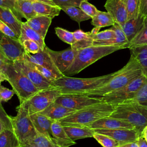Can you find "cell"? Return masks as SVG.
<instances>
[{
    "label": "cell",
    "instance_id": "5b68a950",
    "mask_svg": "<svg viewBox=\"0 0 147 147\" xmlns=\"http://www.w3.org/2000/svg\"><path fill=\"white\" fill-rule=\"evenodd\" d=\"M110 116L130 123L140 134L147 125V107L133 100L115 105V109Z\"/></svg>",
    "mask_w": 147,
    "mask_h": 147
},
{
    "label": "cell",
    "instance_id": "11a10c76",
    "mask_svg": "<svg viewBox=\"0 0 147 147\" xmlns=\"http://www.w3.org/2000/svg\"><path fill=\"white\" fill-rule=\"evenodd\" d=\"M5 129V127L3 124L2 123V121H1V119H0V133H1Z\"/></svg>",
    "mask_w": 147,
    "mask_h": 147
},
{
    "label": "cell",
    "instance_id": "8992f818",
    "mask_svg": "<svg viewBox=\"0 0 147 147\" xmlns=\"http://www.w3.org/2000/svg\"><path fill=\"white\" fill-rule=\"evenodd\" d=\"M7 81L18 96L20 103H22L40 90L12 62L6 64L2 69Z\"/></svg>",
    "mask_w": 147,
    "mask_h": 147
},
{
    "label": "cell",
    "instance_id": "cb8c5ba5",
    "mask_svg": "<svg viewBox=\"0 0 147 147\" xmlns=\"http://www.w3.org/2000/svg\"><path fill=\"white\" fill-rule=\"evenodd\" d=\"M33 7L37 15L47 16L52 18L59 15L61 10L60 6L44 1L33 0Z\"/></svg>",
    "mask_w": 147,
    "mask_h": 147
},
{
    "label": "cell",
    "instance_id": "f546056e",
    "mask_svg": "<svg viewBox=\"0 0 147 147\" xmlns=\"http://www.w3.org/2000/svg\"><path fill=\"white\" fill-rule=\"evenodd\" d=\"M115 24V21L112 16L109 12L101 11L98 10L97 14L92 18L91 24L99 28L103 27L113 26Z\"/></svg>",
    "mask_w": 147,
    "mask_h": 147
},
{
    "label": "cell",
    "instance_id": "9c48e42d",
    "mask_svg": "<svg viewBox=\"0 0 147 147\" xmlns=\"http://www.w3.org/2000/svg\"><path fill=\"white\" fill-rule=\"evenodd\" d=\"M61 95L60 90L55 86L40 90L25 101L28 106L29 114L42 111Z\"/></svg>",
    "mask_w": 147,
    "mask_h": 147
},
{
    "label": "cell",
    "instance_id": "d6986e66",
    "mask_svg": "<svg viewBox=\"0 0 147 147\" xmlns=\"http://www.w3.org/2000/svg\"><path fill=\"white\" fill-rule=\"evenodd\" d=\"M0 20L7 25L16 33L18 38L20 37L22 22L10 8L0 6Z\"/></svg>",
    "mask_w": 147,
    "mask_h": 147
},
{
    "label": "cell",
    "instance_id": "8fae6325",
    "mask_svg": "<svg viewBox=\"0 0 147 147\" xmlns=\"http://www.w3.org/2000/svg\"><path fill=\"white\" fill-rule=\"evenodd\" d=\"M0 53L7 60L13 63L24 57L25 50L19 40L2 34L0 37Z\"/></svg>",
    "mask_w": 147,
    "mask_h": 147
},
{
    "label": "cell",
    "instance_id": "e575fe53",
    "mask_svg": "<svg viewBox=\"0 0 147 147\" xmlns=\"http://www.w3.org/2000/svg\"><path fill=\"white\" fill-rule=\"evenodd\" d=\"M91 36L93 40L92 45H95L96 44L100 42H102L115 38L116 37V33L114 32V30L110 28L101 32H99L94 34H91Z\"/></svg>",
    "mask_w": 147,
    "mask_h": 147
},
{
    "label": "cell",
    "instance_id": "1f68e13d",
    "mask_svg": "<svg viewBox=\"0 0 147 147\" xmlns=\"http://www.w3.org/2000/svg\"><path fill=\"white\" fill-rule=\"evenodd\" d=\"M20 143L13 130L5 129L0 133V147H18Z\"/></svg>",
    "mask_w": 147,
    "mask_h": 147
},
{
    "label": "cell",
    "instance_id": "ee69618b",
    "mask_svg": "<svg viewBox=\"0 0 147 147\" xmlns=\"http://www.w3.org/2000/svg\"><path fill=\"white\" fill-rule=\"evenodd\" d=\"M0 119L3 124L5 129H10L13 130L11 122V117L9 116L7 113L4 110L3 107L0 103Z\"/></svg>",
    "mask_w": 147,
    "mask_h": 147
},
{
    "label": "cell",
    "instance_id": "ffe728a7",
    "mask_svg": "<svg viewBox=\"0 0 147 147\" xmlns=\"http://www.w3.org/2000/svg\"><path fill=\"white\" fill-rule=\"evenodd\" d=\"M51 133L54 140L61 147H69L76 144V142L68 137L64 126L59 121H53L52 122Z\"/></svg>",
    "mask_w": 147,
    "mask_h": 147
},
{
    "label": "cell",
    "instance_id": "ab89813d",
    "mask_svg": "<svg viewBox=\"0 0 147 147\" xmlns=\"http://www.w3.org/2000/svg\"><path fill=\"white\" fill-rule=\"evenodd\" d=\"M79 7L91 18H93L98 11L96 7L89 3L87 0H82L79 4Z\"/></svg>",
    "mask_w": 147,
    "mask_h": 147
},
{
    "label": "cell",
    "instance_id": "603a6c76",
    "mask_svg": "<svg viewBox=\"0 0 147 147\" xmlns=\"http://www.w3.org/2000/svg\"><path fill=\"white\" fill-rule=\"evenodd\" d=\"M146 17L140 13L138 17L134 19L127 20L122 27H121L125 34L129 42L135 37L142 28Z\"/></svg>",
    "mask_w": 147,
    "mask_h": 147
},
{
    "label": "cell",
    "instance_id": "7c38bea8",
    "mask_svg": "<svg viewBox=\"0 0 147 147\" xmlns=\"http://www.w3.org/2000/svg\"><path fill=\"white\" fill-rule=\"evenodd\" d=\"M55 102L67 108L78 111L91 105L102 102L103 101L99 97L63 94L59 96Z\"/></svg>",
    "mask_w": 147,
    "mask_h": 147
},
{
    "label": "cell",
    "instance_id": "681fc988",
    "mask_svg": "<svg viewBox=\"0 0 147 147\" xmlns=\"http://www.w3.org/2000/svg\"><path fill=\"white\" fill-rule=\"evenodd\" d=\"M137 143L138 147H147V141L141 136H139Z\"/></svg>",
    "mask_w": 147,
    "mask_h": 147
},
{
    "label": "cell",
    "instance_id": "d6a6232c",
    "mask_svg": "<svg viewBox=\"0 0 147 147\" xmlns=\"http://www.w3.org/2000/svg\"><path fill=\"white\" fill-rule=\"evenodd\" d=\"M131 55L133 56L140 63L144 74L147 77V45L130 49Z\"/></svg>",
    "mask_w": 147,
    "mask_h": 147
},
{
    "label": "cell",
    "instance_id": "30bf717a",
    "mask_svg": "<svg viewBox=\"0 0 147 147\" xmlns=\"http://www.w3.org/2000/svg\"><path fill=\"white\" fill-rule=\"evenodd\" d=\"M13 63L23 72L33 84L39 90L48 88L52 87V83L46 79L34 67V64L25 57L17 60Z\"/></svg>",
    "mask_w": 147,
    "mask_h": 147
},
{
    "label": "cell",
    "instance_id": "7bdbcfd3",
    "mask_svg": "<svg viewBox=\"0 0 147 147\" xmlns=\"http://www.w3.org/2000/svg\"><path fill=\"white\" fill-rule=\"evenodd\" d=\"M14 94L15 92L13 90H10L1 84L0 85V103L9 101Z\"/></svg>",
    "mask_w": 147,
    "mask_h": 147
},
{
    "label": "cell",
    "instance_id": "f35d334b",
    "mask_svg": "<svg viewBox=\"0 0 147 147\" xmlns=\"http://www.w3.org/2000/svg\"><path fill=\"white\" fill-rule=\"evenodd\" d=\"M34 64V63H33ZM34 66L35 68L48 81L51 82L52 83L55 82L56 80L59 79V78L55 74L53 73L51 70L42 67L41 65L34 64Z\"/></svg>",
    "mask_w": 147,
    "mask_h": 147
},
{
    "label": "cell",
    "instance_id": "44dd1931",
    "mask_svg": "<svg viewBox=\"0 0 147 147\" xmlns=\"http://www.w3.org/2000/svg\"><path fill=\"white\" fill-rule=\"evenodd\" d=\"M76 110L67 108L55 102L51 103L40 113L45 115L53 121H59L69 116Z\"/></svg>",
    "mask_w": 147,
    "mask_h": 147
},
{
    "label": "cell",
    "instance_id": "5bb4252c",
    "mask_svg": "<svg viewBox=\"0 0 147 147\" xmlns=\"http://www.w3.org/2000/svg\"><path fill=\"white\" fill-rule=\"evenodd\" d=\"M95 132L107 135L117 141L120 145L126 142L137 141L140 133L136 129H95Z\"/></svg>",
    "mask_w": 147,
    "mask_h": 147
},
{
    "label": "cell",
    "instance_id": "b9f144b4",
    "mask_svg": "<svg viewBox=\"0 0 147 147\" xmlns=\"http://www.w3.org/2000/svg\"><path fill=\"white\" fill-rule=\"evenodd\" d=\"M22 44L24 47L25 52L27 53L35 54L42 51L38 44L32 40H25L22 42Z\"/></svg>",
    "mask_w": 147,
    "mask_h": 147
},
{
    "label": "cell",
    "instance_id": "6f0895ef",
    "mask_svg": "<svg viewBox=\"0 0 147 147\" xmlns=\"http://www.w3.org/2000/svg\"><path fill=\"white\" fill-rule=\"evenodd\" d=\"M18 147H21V146H18Z\"/></svg>",
    "mask_w": 147,
    "mask_h": 147
},
{
    "label": "cell",
    "instance_id": "52a82bcc",
    "mask_svg": "<svg viewBox=\"0 0 147 147\" xmlns=\"http://www.w3.org/2000/svg\"><path fill=\"white\" fill-rule=\"evenodd\" d=\"M17 114L11 117L13 131L21 146L29 144L36 136L37 132L30 117L28 107L25 102L20 103L17 107Z\"/></svg>",
    "mask_w": 147,
    "mask_h": 147
},
{
    "label": "cell",
    "instance_id": "9a60e30c",
    "mask_svg": "<svg viewBox=\"0 0 147 147\" xmlns=\"http://www.w3.org/2000/svg\"><path fill=\"white\" fill-rule=\"evenodd\" d=\"M105 7L113 17L115 22L122 27L127 20V12L122 0H106Z\"/></svg>",
    "mask_w": 147,
    "mask_h": 147
},
{
    "label": "cell",
    "instance_id": "83f0119b",
    "mask_svg": "<svg viewBox=\"0 0 147 147\" xmlns=\"http://www.w3.org/2000/svg\"><path fill=\"white\" fill-rule=\"evenodd\" d=\"M75 42L71 47L76 50L92 46V38L90 32H85L81 29H78L73 32Z\"/></svg>",
    "mask_w": 147,
    "mask_h": 147
},
{
    "label": "cell",
    "instance_id": "2e32d148",
    "mask_svg": "<svg viewBox=\"0 0 147 147\" xmlns=\"http://www.w3.org/2000/svg\"><path fill=\"white\" fill-rule=\"evenodd\" d=\"M87 127L92 129H135L130 123L110 116L102 118L88 125Z\"/></svg>",
    "mask_w": 147,
    "mask_h": 147
},
{
    "label": "cell",
    "instance_id": "bcb514c9",
    "mask_svg": "<svg viewBox=\"0 0 147 147\" xmlns=\"http://www.w3.org/2000/svg\"><path fill=\"white\" fill-rule=\"evenodd\" d=\"M82 0H52L55 5L57 6L66 5V6H74L76 7L79 6V4Z\"/></svg>",
    "mask_w": 147,
    "mask_h": 147
},
{
    "label": "cell",
    "instance_id": "d4e9b609",
    "mask_svg": "<svg viewBox=\"0 0 147 147\" xmlns=\"http://www.w3.org/2000/svg\"><path fill=\"white\" fill-rule=\"evenodd\" d=\"M25 40H30L36 42L42 51L46 46L44 38L36 31L28 25L25 22H22L19 41L22 43Z\"/></svg>",
    "mask_w": 147,
    "mask_h": 147
},
{
    "label": "cell",
    "instance_id": "ba28073f",
    "mask_svg": "<svg viewBox=\"0 0 147 147\" xmlns=\"http://www.w3.org/2000/svg\"><path fill=\"white\" fill-rule=\"evenodd\" d=\"M147 82V77L143 74L125 86L99 98L104 102L116 105L131 99Z\"/></svg>",
    "mask_w": 147,
    "mask_h": 147
},
{
    "label": "cell",
    "instance_id": "3957f363",
    "mask_svg": "<svg viewBox=\"0 0 147 147\" xmlns=\"http://www.w3.org/2000/svg\"><path fill=\"white\" fill-rule=\"evenodd\" d=\"M114 109L115 105L102 102L76 111L59 121L64 126H87L99 119L109 117Z\"/></svg>",
    "mask_w": 147,
    "mask_h": 147
},
{
    "label": "cell",
    "instance_id": "f1b7e54d",
    "mask_svg": "<svg viewBox=\"0 0 147 147\" xmlns=\"http://www.w3.org/2000/svg\"><path fill=\"white\" fill-rule=\"evenodd\" d=\"M59 6L63 11L70 17L72 20L75 21L78 24L91 18L79 7L66 5H61Z\"/></svg>",
    "mask_w": 147,
    "mask_h": 147
},
{
    "label": "cell",
    "instance_id": "f5cc1de1",
    "mask_svg": "<svg viewBox=\"0 0 147 147\" xmlns=\"http://www.w3.org/2000/svg\"><path fill=\"white\" fill-rule=\"evenodd\" d=\"M6 80V77L3 72V71L2 69H0V85L1 83L4 81Z\"/></svg>",
    "mask_w": 147,
    "mask_h": 147
},
{
    "label": "cell",
    "instance_id": "9f6ffc18",
    "mask_svg": "<svg viewBox=\"0 0 147 147\" xmlns=\"http://www.w3.org/2000/svg\"><path fill=\"white\" fill-rule=\"evenodd\" d=\"M15 1V0H13ZM37 1H44V2H48V3H54L52 1V0H37Z\"/></svg>",
    "mask_w": 147,
    "mask_h": 147
},
{
    "label": "cell",
    "instance_id": "7a4b0ae2",
    "mask_svg": "<svg viewBox=\"0 0 147 147\" xmlns=\"http://www.w3.org/2000/svg\"><path fill=\"white\" fill-rule=\"evenodd\" d=\"M143 74V69L140 63L136 58L131 55L126 64L119 70L115 72L114 75L107 83L96 89L91 97H100L118 90Z\"/></svg>",
    "mask_w": 147,
    "mask_h": 147
},
{
    "label": "cell",
    "instance_id": "d590c367",
    "mask_svg": "<svg viewBox=\"0 0 147 147\" xmlns=\"http://www.w3.org/2000/svg\"><path fill=\"white\" fill-rule=\"evenodd\" d=\"M29 144L36 145L39 147H61L56 142L53 138H48L38 133Z\"/></svg>",
    "mask_w": 147,
    "mask_h": 147
},
{
    "label": "cell",
    "instance_id": "6da1fadb",
    "mask_svg": "<svg viewBox=\"0 0 147 147\" xmlns=\"http://www.w3.org/2000/svg\"><path fill=\"white\" fill-rule=\"evenodd\" d=\"M115 72L98 77L78 78L64 75L52 83L63 94L79 95L91 97L92 92L107 83L114 75Z\"/></svg>",
    "mask_w": 147,
    "mask_h": 147
},
{
    "label": "cell",
    "instance_id": "680465c9",
    "mask_svg": "<svg viewBox=\"0 0 147 147\" xmlns=\"http://www.w3.org/2000/svg\"><path fill=\"white\" fill-rule=\"evenodd\" d=\"M87 1H88V0H87Z\"/></svg>",
    "mask_w": 147,
    "mask_h": 147
},
{
    "label": "cell",
    "instance_id": "e0dca14e",
    "mask_svg": "<svg viewBox=\"0 0 147 147\" xmlns=\"http://www.w3.org/2000/svg\"><path fill=\"white\" fill-rule=\"evenodd\" d=\"M24 57L34 64L41 65L51 70L59 78L64 76V75L60 73L56 68L50 56L44 49L35 54H32L25 52Z\"/></svg>",
    "mask_w": 147,
    "mask_h": 147
},
{
    "label": "cell",
    "instance_id": "ac0fdd59",
    "mask_svg": "<svg viewBox=\"0 0 147 147\" xmlns=\"http://www.w3.org/2000/svg\"><path fill=\"white\" fill-rule=\"evenodd\" d=\"M30 117L37 133L48 138H53L51 133V125L53 120L40 113L30 114Z\"/></svg>",
    "mask_w": 147,
    "mask_h": 147
},
{
    "label": "cell",
    "instance_id": "8d00e7d4",
    "mask_svg": "<svg viewBox=\"0 0 147 147\" xmlns=\"http://www.w3.org/2000/svg\"><path fill=\"white\" fill-rule=\"evenodd\" d=\"M93 137L103 147H118L120 145L117 141L103 134L95 132Z\"/></svg>",
    "mask_w": 147,
    "mask_h": 147
},
{
    "label": "cell",
    "instance_id": "db71d44e",
    "mask_svg": "<svg viewBox=\"0 0 147 147\" xmlns=\"http://www.w3.org/2000/svg\"><path fill=\"white\" fill-rule=\"evenodd\" d=\"M21 147H39L36 145H33V144H25L23 146H21Z\"/></svg>",
    "mask_w": 147,
    "mask_h": 147
},
{
    "label": "cell",
    "instance_id": "4fadbf2b",
    "mask_svg": "<svg viewBox=\"0 0 147 147\" xmlns=\"http://www.w3.org/2000/svg\"><path fill=\"white\" fill-rule=\"evenodd\" d=\"M44 50L49 55L58 71L63 75L72 64L78 51L71 47L65 50L56 51L51 49L47 46Z\"/></svg>",
    "mask_w": 147,
    "mask_h": 147
},
{
    "label": "cell",
    "instance_id": "f907efd6",
    "mask_svg": "<svg viewBox=\"0 0 147 147\" xmlns=\"http://www.w3.org/2000/svg\"><path fill=\"white\" fill-rule=\"evenodd\" d=\"M118 147H138L137 141L126 142L123 144L119 145Z\"/></svg>",
    "mask_w": 147,
    "mask_h": 147
},
{
    "label": "cell",
    "instance_id": "74e56055",
    "mask_svg": "<svg viewBox=\"0 0 147 147\" xmlns=\"http://www.w3.org/2000/svg\"><path fill=\"white\" fill-rule=\"evenodd\" d=\"M55 33L57 36L63 42L72 45L75 42V38L73 32L68 31L60 27L55 28Z\"/></svg>",
    "mask_w": 147,
    "mask_h": 147
},
{
    "label": "cell",
    "instance_id": "816d5d0a",
    "mask_svg": "<svg viewBox=\"0 0 147 147\" xmlns=\"http://www.w3.org/2000/svg\"><path fill=\"white\" fill-rule=\"evenodd\" d=\"M140 136L143 137L147 141V125L144 127L141 133H140Z\"/></svg>",
    "mask_w": 147,
    "mask_h": 147
},
{
    "label": "cell",
    "instance_id": "f6af8a7d",
    "mask_svg": "<svg viewBox=\"0 0 147 147\" xmlns=\"http://www.w3.org/2000/svg\"><path fill=\"white\" fill-rule=\"evenodd\" d=\"M0 32L10 38L16 40H19L18 37L16 33L5 23L0 20Z\"/></svg>",
    "mask_w": 147,
    "mask_h": 147
},
{
    "label": "cell",
    "instance_id": "60d3db41",
    "mask_svg": "<svg viewBox=\"0 0 147 147\" xmlns=\"http://www.w3.org/2000/svg\"><path fill=\"white\" fill-rule=\"evenodd\" d=\"M130 100H133L147 107V82L141 88L136 95Z\"/></svg>",
    "mask_w": 147,
    "mask_h": 147
},
{
    "label": "cell",
    "instance_id": "c3c4849f",
    "mask_svg": "<svg viewBox=\"0 0 147 147\" xmlns=\"http://www.w3.org/2000/svg\"><path fill=\"white\" fill-rule=\"evenodd\" d=\"M140 14L144 17L147 16V0H141Z\"/></svg>",
    "mask_w": 147,
    "mask_h": 147
},
{
    "label": "cell",
    "instance_id": "7dc6e473",
    "mask_svg": "<svg viewBox=\"0 0 147 147\" xmlns=\"http://www.w3.org/2000/svg\"><path fill=\"white\" fill-rule=\"evenodd\" d=\"M0 6H6L10 8L14 14L18 17L20 19V16L18 15L17 12L16 11L14 7V1L13 0H0Z\"/></svg>",
    "mask_w": 147,
    "mask_h": 147
},
{
    "label": "cell",
    "instance_id": "4dcf8cb0",
    "mask_svg": "<svg viewBox=\"0 0 147 147\" xmlns=\"http://www.w3.org/2000/svg\"><path fill=\"white\" fill-rule=\"evenodd\" d=\"M147 45V16L145 17L144 25L135 36V37L128 43L127 48L131 49L134 48L142 47Z\"/></svg>",
    "mask_w": 147,
    "mask_h": 147
},
{
    "label": "cell",
    "instance_id": "836d02e7",
    "mask_svg": "<svg viewBox=\"0 0 147 147\" xmlns=\"http://www.w3.org/2000/svg\"><path fill=\"white\" fill-rule=\"evenodd\" d=\"M122 1L126 7L127 16V20L137 18L140 13L141 0H122Z\"/></svg>",
    "mask_w": 147,
    "mask_h": 147
},
{
    "label": "cell",
    "instance_id": "277c9868",
    "mask_svg": "<svg viewBox=\"0 0 147 147\" xmlns=\"http://www.w3.org/2000/svg\"><path fill=\"white\" fill-rule=\"evenodd\" d=\"M122 49L124 48L118 46L95 45L80 49L78 50L72 64L64 73V75L69 76L77 74L101 58Z\"/></svg>",
    "mask_w": 147,
    "mask_h": 147
},
{
    "label": "cell",
    "instance_id": "4316f807",
    "mask_svg": "<svg viewBox=\"0 0 147 147\" xmlns=\"http://www.w3.org/2000/svg\"><path fill=\"white\" fill-rule=\"evenodd\" d=\"M33 0H15L14 7L20 17L28 20L37 16L33 7Z\"/></svg>",
    "mask_w": 147,
    "mask_h": 147
},
{
    "label": "cell",
    "instance_id": "484cf974",
    "mask_svg": "<svg viewBox=\"0 0 147 147\" xmlns=\"http://www.w3.org/2000/svg\"><path fill=\"white\" fill-rule=\"evenodd\" d=\"M64 129L68 137L73 141L88 137H93L95 131L87 126H65Z\"/></svg>",
    "mask_w": 147,
    "mask_h": 147
},
{
    "label": "cell",
    "instance_id": "7402d4cb",
    "mask_svg": "<svg viewBox=\"0 0 147 147\" xmlns=\"http://www.w3.org/2000/svg\"><path fill=\"white\" fill-rule=\"evenodd\" d=\"M52 20L51 17L37 15L27 20L25 22L45 39Z\"/></svg>",
    "mask_w": 147,
    "mask_h": 147
}]
</instances>
